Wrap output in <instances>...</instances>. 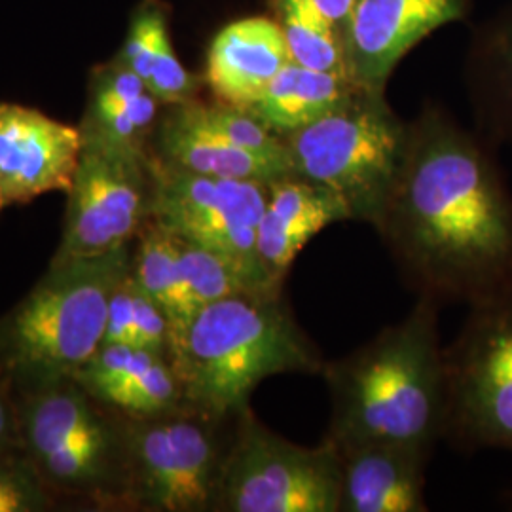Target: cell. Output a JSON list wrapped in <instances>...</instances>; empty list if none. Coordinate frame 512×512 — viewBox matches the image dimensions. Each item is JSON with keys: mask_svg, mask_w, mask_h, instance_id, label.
<instances>
[{"mask_svg": "<svg viewBox=\"0 0 512 512\" xmlns=\"http://www.w3.org/2000/svg\"><path fill=\"white\" fill-rule=\"evenodd\" d=\"M374 230L418 298L471 308L512 293V196L475 139L440 112L408 129Z\"/></svg>", "mask_w": 512, "mask_h": 512, "instance_id": "cell-1", "label": "cell"}, {"mask_svg": "<svg viewBox=\"0 0 512 512\" xmlns=\"http://www.w3.org/2000/svg\"><path fill=\"white\" fill-rule=\"evenodd\" d=\"M439 308L431 298H418L401 323L325 363L321 376L332 403L325 439L338 446L380 442L433 452L444 421Z\"/></svg>", "mask_w": 512, "mask_h": 512, "instance_id": "cell-2", "label": "cell"}, {"mask_svg": "<svg viewBox=\"0 0 512 512\" xmlns=\"http://www.w3.org/2000/svg\"><path fill=\"white\" fill-rule=\"evenodd\" d=\"M169 361L186 406L232 420L264 380L321 374L325 359L298 325L283 289L226 296L196 311L171 334Z\"/></svg>", "mask_w": 512, "mask_h": 512, "instance_id": "cell-3", "label": "cell"}, {"mask_svg": "<svg viewBox=\"0 0 512 512\" xmlns=\"http://www.w3.org/2000/svg\"><path fill=\"white\" fill-rule=\"evenodd\" d=\"M131 251L133 245L52 260L37 285L0 317V366L18 395L73 378L103 346L110 296L131 268Z\"/></svg>", "mask_w": 512, "mask_h": 512, "instance_id": "cell-4", "label": "cell"}, {"mask_svg": "<svg viewBox=\"0 0 512 512\" xmlns=\"http://www.w3.org/2000/svg\"><path fill=\"white\" fill-rule=\"evenodd\" d=\"M23 452L55 495L128 509L126 416L73 378L18 395Z\"/></svg>", "mask_w": 512, "mask_h": 512, "instance_id": "cell-5", "label": "cell"}, {"mask_svg": "<svg viewBox=\"0 0 512 512\" xmlns=\"http://www.w3.org/2000/svg\"><path fill=\"white\" fill-rule=\"evenodd\" d=\"M408 129L384 95L357 90L285 143L296 175L336 192L351 220L376 226L403 167Z\"/></svg>", "mask_w": 512, "mask_h": 512, "instance_id": "cell-6", "label": "cell"}, {"mask_svg": "<svg viewBox=\"0 0 512 512\" xmlns=\"http://www.w3.org/2000/svg\"><path fill=\"white\" fill-rule=\"evenodd\" d=\"M234 420L184 404L154 418H126L128 509L215 512Z\"/></svg>", "mask_w": 512, "mask_h": 512, "instance_id": "cell-7", "label": "cell"}, {"mask_svg": "<svg viewBox=\"0 0 512 512\" xmlns=\"http://www.w3.org/2000/svg\"><path fill=\"white\" fill-rule=\"evenodd\" d=\"M442 439L463 452H512V293L471 306L444 348Z\"/></svg>", "mask_w": 512, "mask_h": 512, "instance_id": "cell-8", "label": "cell"}, {"mask_svg": "<svg viewBox=\"0 0 512 512\" xmlns=\"http://www.w3.org/2000/svg\"><path fill=\"white\" fill-rule=\"evenodd\" d=\"M342 465L329 439L302 446L245 408L234 420L215 512H338Z\"/></svg>", "mask_w": 512, "mask_h": 512, "instance_id": "cell-9", "label": "cell"}, {"mask_svg": "<svg viewBox=\"0 0 512 512\" xmlns=\"http://www.w3.org/2000/svg\"><path fill=\"white\" fill-rule=\"evenodd\" d=\"M152 219L150 152L131 154L82 145L67 192L55 262L109 255L131 247Z\"/></svg>", "mask_w": 512, "mask_h": 512, "instance_id": "cell-10", "label": "cell"}, {"mask_svg": "<svg viewBox=\"0 0 512 512\" xmlns=\"http://www.w3.org/2000/svg\"><path fill=\"white\" fill-rule=\"evenodd\" d=\"M150 171L152 219L175 236L230 256L266 279L256 260V228L268 184L198 175L165 164L152 152Z\"/></svg>", "mask_w": 512, "mask_h": 512, "instance_id": "cell-11", "label": "cell"}, {"mask_svg": "<svg viewBox=\"0 0 512 512\" xmlns=\"http://www.w3.org/2000/svg\"><path fill=\"white\" fill-rule=\"evenodd\" d=\"M82 152L78 126L18 103H0V213L69 192Z\"/></svg>", "mask_w": 512, "mask_h": 512, "instance_id": "cell-12", "label": "cell"}, {"mask_svg": "<svg viewBox=\"0 0 512 512\" xmlns=\"http://www.w3.org/2000/svg\"><path fill=\"white\" fill-rule=\"evenodd\" d=\"M463 14V0H359L344 27L349 78L384 95L397 63L420 40Z\"/></svg>", "mask_w": 512, "mask_h": 512, "instance_id": "cell-13", "label": "cell"}, {"mask_svg": "<svg viewBox=\"0 0 512 512\" xmlns=\"http://www.w3.org/2000/svg\"><path fill=\"white\" fill-rule=\"evenodd\" d=\"M351 220L344 200L296 173L268 183V200L256 228V260L266 279L283 289L294 260L336 222Z\"/></svg>", "mask_w": 512, "mask_h": 512, "instance_id": "cell-14", "label": "cell"}, {"mask_svg": "<svg viewBox=\"0 0 512 512\" xmlns=\"http://www.w3.org/2000/svg\"><path fill=\"white\" fill-rule=\"evenodd\" d=\"M95 401L126 418H154L183 408V389L171 361L154 351L103 344L73 376Z\"/></svg>", "mask_w": 512, "mask_h": 512, "instance_id": "cell-15", "label": "cell"}, {"mask_svg": "<svg viewBox=\"0 0 512 512\" xmlns=\"http://www.w3.org/2000/svg\"><path fill=\"white\" fill-rule=\"evenodd\" d=\"M334 446L342 465L338 512L427 511L425 465L431 452L380 442Z\"/></svg>", "mask_w": 512, "mask_h": 512, "instance_id": "cell-16", "label": "cell"}, {"mask_svg": "<svg viewBox=\"0 0 512 512\" xmlns=\"http://www.w3.org/2000/svg\"><path fill=\"white\" fill-rule=\"evenodd\" d=\"M150 152L165 164L222 179L268 184L294 173L291 160L245 150L205 126L194 114L190 101L165 107L154 131Z\"/></svg>", "mask_w": 512, "mask_h": 512, "instance_id": "cell-17", "label": "cell"}, {"mask_svg": "<svg viewBox=\"0 0 512 512\" xmlns=\"http://www.w3.org/2000/svg\"><path fill=\"white\" fill-rule=\"evenodd\" d=\"M164 107L137 74L120 61L97 65L88 82V101L78 124L82 145L148 154Z\"/></svg>", "mask_w": 512, "mask_h": 512, "instance_id": "cell-18", "label": "cell"}, {"mask_svg": "<svg viewBox=\"0 0 512 512\" xmlns=\"http://www.w3.org/2000/svg\"><path fill=\"white\" fill-rule=\"evenodd\" d=\"M291 61L279 23L268 18L239 19L213 38L205 82L217 101L247 110Z\"/></svg>", "mask_w": 512, "mask_h": 512, "instance_id": "cell-19", "label": "cell"}, {"mask_svg": "<svg viewBox=\"0 0 512 512\" xmlns=\"http://www.w3.org/2000/svg\"><path fill=\"white\" fill-rule=\"evenodd\" d=\"M114 59L137 74L164 107L194 101L200 90V80L184 69L173 50L167 12L158 0H143L137 6Z\"/></svg>", "mask_w": 512, "mask_h": 512, "instance_id": "cell-20", "label": "cell"}, {"mask_svg": "<svg viewBox=\"0 0 512 512\" xmlns=\"http://www.w3.org/2000/svg\"><path fill=\"white\" fill-rule=\"evenodd\" d=\"M361 90L348 76L321 73L287 63L249 112L279 137L306 128Z\"/></svg>", "mask_w": 512, "mask_h": 512, "instance_id": "cell-21", "label": "cell"}, {"mask_svg": "<svg viewBox=\"0 0 512 512\" xmlns=\"http://www.w3.org/2000/svg\"><path fill=\"white\" fill-rule=\"evenodd\" d=\"M131 275L137 285L165 311L171 334L198 311L184 283L179 262V241L160 222L148 220L131 251Z\"/></svg>", "mask_w": 512, "mask_h": 512, "instance_id": "cell-22", "label": "cell"}, {"mask_svg": "<svg viewBox=\"0 0 512 512\" xmlns=\"http://www.w3.org/2000/svg\"><path fill=\"white\" fill-rule=\"evenodd\" d=\"M274 6L294 63L349 78L346 42L338 23L313 0H274Z\"/></svg>", "mask_w": 512, "mask_h": 512, "instance_id": "cell-23", "label": "cell"}, {"mask_svg": "<svg viewBox=\"0 0 512 512\" xmlns=\"http://www.w3.org/2000/svg\"><path fill=\"white\" fill-rule=\"evenodd\" d=\"M103 344L148 349L169 359L171 323L165 311L128 274L112 291Z\"/></svg>", "mask_w": 512, "mask_h": 512, "instance_id": "cell-24", "label": "cell"}, {"mask_svg": "<svg viewBox=\"0 0 512 512\" xmlns=\"http://www.w3.org/2000/svg\"><path fill=\"white\" fill-rule=\"evenodd\" d=\"M179 262L183 272L184 283L192 294L198 310L226 296L277 289L272 287L264 277L253 272L251 268L239 264L238 260L211 251L198 243L179 238Z\"/></svg>", "mask_w": 512, "mask_h": 512, "instance_id": "cell-25", "label": "cell"}, {"mask_svg": "<svg viewBox=\"0 0 512 512\" xmlns=\"http://www.w3.org/2000/svg\"><path fill=\"white\" fill-rule=\"evenodd\" d=\"M57 505L25 452H0V512H46Z\"/></svg>", "mask_w": 512, "mask_h": 512, "instance_id": "cell-26", "label": "cell"}, {"mask_svg": "<svg viewBox=\"0 0 512 512\" xmlns=\"http://www.w3.org/2000/svg\"><path fill=\"white\" fill-rule=\"evenodd\" d=\"M0 452H23L18 393L0 366Z\"/></svg>", "mask_w": 512, "mask_h": 512, "instance_id": "cell-27", "label": "cell"}, {"mask_svg": "<svg viewBox=\"0 0 512 512\" xmlns=\"http://www.w3.org/2000/svg\"><path fill=\"white\" fill-rule=\"evenodd\" d=\"M334 23L340 25L342 33L348 23L349 16L359 0H313Z\"/></svg>", "mask_w": 512, "mask_h": 512, "instance_id": "cell-28", "label": "cell"}, {"mask_svg": "<svg viewBox=\"0 0 512 512\" xmlns=\"http://www.w3.org/2000/svg\"><path fill=\"white\" fill-rule=\"evenodd\" d=\"M511 99H512V73H511Z\"/></svg>", "mask_w": 512, "mask_h": 512, "instance_id": "cell-29", "label": "cell"}]
</instances>
